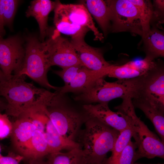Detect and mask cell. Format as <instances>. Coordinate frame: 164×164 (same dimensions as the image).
Instances as JSON below:
<instances>
[{"label":"cell","mask_w":164,"mask_h":164,"mask_svg":"<svg viewBox=\"0 0 164 164\" xmlns=\"http://www.w3.org/2000/svg\"><path fill=\"white\" fill-rule=\"evenodd\" d=\"M70 42L80 62L87 69L98 71L112 65L105 60L101 50L89 45L84 39H71Z\"/></svg>","instance_id":"5bb4252c"},{"label":"cell","mask_w":164,"mask_h":164,"mask_svg":"<svg viewBox=\"0 0 164 164\" xmlns=\"http://www.w3.org/2000/svg\"><path fill=\"white\" fill-rule=\"evenodd\" d=\"M81 133L85 164H102L112 150L120 132L86 115Z\"/></svg>","instance_id":"3957f363"},{"label":"cell","mask_w":164,"mask_h":164,"mask_svg":"<svg viewBox=\"0 0 164 164\" xmlns=\"http://www.w3.org/2000/svg\"><path fill=\"white\" fill-rule=\"evenodd\" d=\"M47 111L59 134L67 140L75 141V139L86 116L67 106L63 96L59 97L47 107Z\"/></svg>","instance_id":"ba28073f"},{"label":"cell","mask_w":164,"mask_h":164,"mask_svg":"<svg viewBox=\"0 0 164 164\" xmlns=\"http://www.w3.org/2000/svg\"><path fill=\"white\" fill-rule=\"evenodd\" d=\"M133 164H164V163H157L156 164H143V163H138V162H135Z\"/></svg>","instance_id":"836d02e7"},{"label":"cell","mask_w":164,"mask_h":164,"mask_svg":"<svg viewBox=\"0 0 164 164\" xmlns=\"http://www.w3.org/2000/svg\"><path fill=\"white\" fill-rule=\"evenodd\" d=\"M1 146H0V157L2 155L1 152Z\"/></svg>","instance_id":"e575fe53"},{"label":"cell","mask_w":164,"mask_h":164,"mask_svg":"<svg viewBox=\"0 0 164 164\" xmlns=\"http://www.w3.org/2000/svg\"><path fill=\"white\" fill-rule=\"evenodd\" d=\"M24 159L23 157L19 154L9 152L6 156L2 155L0 157V164H20Z\"/></svg>","instance_id":"f1b7e54d"},{"label":"cell","mask_w":164,"mask_h":164,"mask_svg":"<svg viewBox=\"0 0 164 164\" xmlns=\"http://www.w3.org/2000/svg\"><path fill=\"white\" fill-rule=\"evenodd\" d=\"M28 161V164H46V161H43V159Z\"/></svg>","instance_id":"4dcf8cb0"},{"label":"cell","mask_w":164,"mask_h":164,"mask_svg":"<svg viewBox=\"0 0 164 164\" xmlns=\"http://www.w3.org/2000/svg\"><path fill=\"white\" fill-rule=\"evenodd\" d=\"M12 124L11 135L12 144L19 154L24 159L36 127L31 120L24 114L17 118Z\"/></svg>","instance_id":"9a60e30c"},{"label":"cell","mask_w":164,"mask_h":164,"mask_svg":"<svg viewBox=\"0 0 164 164\" xmlns=\"http://www.w3.org/2000/svg\"><path fill=\"white\" fill-rule=\"evenodd\" d=\"M81 2L96 20L104 34L107 35L110 26L111 15L106 0H86Z\"/></svg>","instance_id":"ffe728a7"},{"label":"cell","mask_w":164,"mask_h":164,"mask_svg":"<svg viewBox=\"0 0 164 164\" xmlns=\"http://www.w3.org/2000/svg\"><path fill=\"white\" fill-rule=\"evenodd\" d=\"M154 4L159 9L163 11L164 7V1L156 0H154Z\"/></svg>","instance_id":"f546056e"},{"label":"cell","mask_w":164,"mask_h":164,"mask_svg":"<svg viewBox=\"0 0 164 164\" xmlns=\"http://www.w3.org/2000/svg\"><path fill=\"white\" fill-rule=\"evenodd\" d=\"M49 154L48 146L44 136L39 130L36 129L25 159L28 161L42 159Z\"/></svg>","instance_id":"7402d4cb"},{"label":"cell","mask_w":164,"mask_h":164,"mask_svg":"<svg viewBox=\"0 0 164 164\" xmlns=\"http://www.w3.org/2000/svg\"><path fill=\"white\" fill-rule=\"evenodd\" d=\"M154 60L145 56L143 59L128 62L121 65L113 64L108 76L118 80H126L142 76L157 64Z\"/></svg>","instance_id":"2e32d148"},{"label":"cell","mask_w":164,"mask_h":164,"mask_svg":"<svg viewBox=\"0 0 164 164\" xmlns=\"http://www.w3.org/2000/svg\"><path fill=\"white\" fill-rule=\"evenodd\" d=\"M13 128V124L8 115L0 112V140L11 136Z\"/></svg>","instance_id":"83f0119b"},{"label":"cell","mask_w":164,"mask_h":164,"mask_svg":"<svg viewBox=\"0 0 164 164\" xmlns=\"http://www.w3.org/2000/svg\"><path fill=\"white\" fill-rule=\"evenodd\" d=\"M19 2L16 0H0V38H3L5 33V26L12 23Z\"/></svg>","instance_id":"cb8c5ba5"},{"label":"cell","mask_w":164,"mask_h":164,"mask_svg":"<svg viewBox=\"0 0 164 164\" xmlns=\"http://www.w3.org/2000/svg\"><path fill=\"white\" fill-rule=\"evenodd\" d=\"M46 156V164H85L80 147L73 148L67 152L52 153Z\"/></svg>","instance_id":"603a6c76"},{"label":"cell","mask_w":164,"mask_h":164,"mask_svg":"<svg viewBox=\"0 0 164 164\" xmlns=\"http://www.w3.org/2000/svg\"><path fill=\"white\" fill-rule=\"evenodd\" d=\"M6 105V104L0 99V111H2L5 110Z\"/></svg>","instance_id":"1f68e13d"},{"label":"cell","mask_w":164,"mask_h":164,"mask_svg":"<svg viewBox=\"0 0 164 164\" xmlns=\"http://www.w3.org/2000/svg\"><path fill=\"white\" fill-rule=\"evenodd\" d=\"M138 77L126 80H118L114 82L106 81L104 77L95 80L85 91L74 98L77 101L87 103H108L110 101L120 98L122 100L136 96Z\"/></svg>","instance_id":"8992f818"},{"label":"cell","mask_w":164,"mask_h":164,"mask_svg":"<svg viewBox=\"0 0 164 164\" xmlns=\"http://www.w3.org/2000/svg\"><path fill=\"white\" fill-rule=\"evenodd\" d=\"M117 111L128 116L132 122V136L137 146L135 159L155 157L164 159V143L137 116L131 98L122 100L121 103L114 107Z\"/></svg>","instance_id":"5b68a950"},{"label":"cell","mask_w":164,"mask_h":164,"mask_svg":"<svg viewBox=\"0 0 164 164\" xmlns=\"http://www.w3.org/2000/svg\"><path fill=\"white\" fill-rule=\"evenodd\" d=\"M83 107L87 116L95 119L120 132L132 127V120L128 116L118 111H112L108 103L85 104Z\"/></svg>","instance_id":"4fadbf2b"},{"label":"cell","mask_w":164,"mask_h":164,"mask_svg":"<svg viewBox=\"0 0 164 164\" xmlns=\"http://www.w3.org/2000/svg\"><path fill=\"white\" fill-rule=\"evenodd\" d=\"M81 65L69 67L60 70H55L53 72L63 80L64 85L69 84L74 78L79 71L83 67Z\"/></svg>","instance_id":"4316f807"},{"label":"cell","mask_w":164,"mask_h":164,"mask_svg":"<svg viewBox=\"0 0 164 164\" xmlns=\"http://www.w3.org/2000/svg\"><path fill=\"white\" fill-rule=\"evenodd\" d=\"M137 146L131 140L120 154L115 164H133L135 162Z\"/></svg>","instance_id":"484cf974"},{"label":"cell","mask_w":164,"mask_h":164,"mask_svg":"<svg viewBox=\"0 0 164 164\" xmlns=\"http://www.w3.org/2000/svg\"><path fill=\"white\" fill-rule=\"evenodd\" d=\"M57 1L50 0H34L32 1L26 12L27 17H34L37 21L39 29V39L45 40L48 36L50 30L48 27V20L50 12L54 10Z\"/></svg>","instance_id":"ac0fdd59"},{"label":"cell","mask_w":164,"mask_h":164,"mask_svg":"<svg viewBox=\"0 0 164 164\" xmlns=\"http://www.w3.org/2000/svg\"><path fill=\"white\" fill-rule=\"evenodd\" d=\"M132 102L135 108L141 110L152 122L164 143V108L140 97L132 99Z\"/></svg>","instance_id":"d6986e66"},{"label":"cell","mask_w":164,"mask_h":164,"mask_svg":"<svg viewBox=\"0 0 164 164\" xmlns=\"http://www.w3.org/2000/svg\"><path fill=\"white\" fill-rule=\"evenodd\" d=\"M23 114L27 116L36 129L43 134L47 143L50 154L80 147L78 143L67 140L59 134L48 115L46 106L37 104Z\"/></svg>","instance_id":"9c48e42d"},{"label":"cell","mask_w":164,"mask_h":164,"mask_svg":"<svg viewBox=\"0 0 164 164\" xmlns=\"http://www.w3.org/2000/svg\"><path fill=\"white\" fill-rule=\"evenodd\" d=\"M146 47V56L154 60L164 56V36L156 29L150 30L142 36Z\"/></svg>","instance_id":"44dd1931"},{"label":"cell","mask_w":164,"mask_h":164,"mask_svg":"<svg viewBox=\"0 0 164 164\" xmlns=\"http://www.w3.org/2000/svg\"><path fill=\"white\" fill-rule=\"evenodd\" d=\"M7 79L6 77L0 69V81Z\"/></svg>","instance_id":"d6a6232c"},{"label":"cell","mask_w":164,"mask_h":164,"mask_svg":"<svg viewBox=\"0 0 164 164\" xmlns=\"http://www.w3.org/2000/svg\"><path fill=\"white\" fill-rule=\"evenodd\" d=\"M23 41L18 36L0 38V69L7 79L20 70L24 59Z\"/></svg>","instance_id":"8fae6325"},{"label":"cell","mask_w":164,"mask_h":164,"mask_svg":"<svg viewBox=\"0 0 164 164\" xmlns=\"http://www.w3.org/2000/svg\"><path fill=\"white\" fill-rule=\"evenodd\" d=\"M45 41L50 67L57 66L62 69L74 65H83L70 40L61 36L55 29L50 31Z\"/></svg>","instance_id":"30bf717a"},{"label":"cell","mask_w":164,"mask_h":164,"mask_svg":"<svg viewBox=\"0 0 164 164\" xmlns=\"http://www.w3.org/2000/svg\"><path fill=\"white\" fill-rule=\"evenodd\" d=\"M106 1L110 12L113 32L128 31L142 37L151 29L150 22L153 11L150 1Z\"/></svg>","instance_id":"6da1fadb"},{"label":"cell","mask_w":164,"mask_h":164,"mask_svg":"<svg viewBox=\"0 0 164 164\" xmlns=\"http://www.w3.org/2000/svg\"><path fill=\"white\" fill-rule=\"evenodd\" d=\"M136 97L144 98L164 108V69L162 66L157 63L154 67L139 77Z\"/></svg>","instance_id":"7c38bea8"},{"label":"cell","mask_w":164,"mask_h":164,"mask_svg":"<svg viewBox=\"0 0 164 164\" xmlns=\"http://www.w3.org/2000/svg\"><path fill=\"white\" fill-rule=\"evenodd\" d=\"M111 66L98 71L91 70L83 67L69 84L59 87L56 91L63 95L68 92L80 94L87 90L97 79L107 76Z\"/></svg>","instance_id":"e0dca14e"},{"label":"cell","mask_w":164,"mask_h":164,"mask_svg":"<svg viewBox=\"0 0 164 164\" xmlns=\"http://www.w3.org/2000/svg\"><path fill=\"white\" fill-rule=\"evenodd\" d=\"M134 132L132 127L126 129L120 132L111 151V154L102 164H115L120 154L131 141Z\"/></svg>","instance_id":"d4e9b609"},{"label":"cell","mask_w":164,"mask_h":164,"mask_svg":"<svg viewBox=\"0 0 164 164\" xmlns=\"http://www.w3.org/2000/svg\"><path fill=\"white\" fill-rule=\"evenodd\" d=\"M25 54L18 72L14 75H27L41 86L56 91L59 87L49 83L47 73L50 66L45 41L42 42L36 36H28L26 39Z\"/></svg>","instance_id":"52a82bcc"},{"label":"cell","mask_w":164,"mask_h":164,"mask_svg":"<svg viewBox=\"0 0 164 164\" xmlns=\"http://www.w3.org/2000/svg\"><path fill=\"white\" fill-rule=\"evenodd\" d=\"M24 75H14L0 81V95L7 101L8 115L17 118L36 104L47 90L25 81Z\"/></svg>","instance_id":"277c9868"},{"label":"cell","mask_w":164,"mask_h":164,"mask_svg":"<svg viewBox=\"0 0 164 164\" xmlns=\"http://www.w3.org/2000/svg\"></svg>","instance_id":"d590c367"},{"label":"cell","mask_w":164,"mask_h":164,"mask_svg":"<svg viewBox=\"0 0 164 164\" xmlns=\"http://www.w3.org/2000/svg\"><path fill=\"white\" fill-rule=\"evenodd\" d=\"M55 29L60 33L70 36L71 40L84 39L91 31L94 40L104 38L96 27L91 15L82 4H64L57 1L54 9Z\"/></svg>","instance_id":"7a4b0ae2"}]
</instances>
